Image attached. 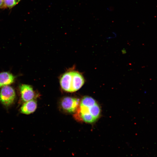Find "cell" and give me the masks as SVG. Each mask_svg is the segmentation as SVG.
Masks as SVG:
<instances>
[{
    "label": "cell",
    "instance_id": "cell-1",
    "mask_svg": "<svg viewBox=\"0 0 157 157\" xmlns=\"http://www.w3.org/2000/svg\"><path fill=\"white\" fill-rule=\"evenodd\" d=\"M76 111L80 119L91 124L97 120L101 112L100 106L96 101L88 96L82 98Z\"/></svg>",
    "mask_w": 157,
    "mask_h": 157
},
{
    "label": "cell",
    "instance_id": "cell-2",
    "mask_svg": "<svg viewBox=\"0 0 157 157\" xmlns=\"http://www.w3.org/2000/svg\"><path fill=\"white\" fill-rule=\"evenodd\" d=\"M85 80L82 74L76 71L65 72L61 77L60 84L62 88L69 92H74L79 90L84 85Z\"/></svg>",
    "mask_w": 157,
    "mask_h": 157
},
{
    "label": "cell",
    "instance_id": "cell-3",
    "mask_svg": "<svg viewBox=\"0 0 157 157\" xmlns=\"http://www.w3.org/2000/svg\"><path fill=\"white\" fill-rule=\"evenodd\" d=\"M15 98V93L13 87L8 85L3 86L0 91V101L8 106L12 104Z\"/></svg>",
    "mask_w": 157,
    "mask_h": 157
},
{
    "label": "cell",
    "instance_id": "cell-4",
    "mask_svg": "<svg viewBox=\"0 0 157 157\" xmlns=\"http://www.w3.org/2000/svg\"><path fill=\"white\" fill-rule=\"evenodd\" d=\"M63 109L69 113H73L76 111L79 106V101L77 98L69 97L63 98L61 102Z\"/></svg>",
    "mask_w": 157,
    "mask_h": 157
},
{
    "label": "cell",
    "instance_id": "cell-5",
    "mask_svg": "<svg viewBox=\"0 0 157 157\" xmlns=\"http://www.w3.org/2000/svg\"><path fill=\"white\" fill-rule=\"evenodd\" d=\"M22 100L24 102L33 99L35 93L32 87L27 84H22L19 86Z\"/></svg>",
    "mask_w": 157,
    "mask_h": 157
},
{
    "label": "cell",
    "instance_id": "cell-6",
    "mask_svg": "<svg viewBox=\"0 0 157 157\" xmlns=\"http://www.w3.org/2000/svg\"><path fill=\"white\" fill-rule=\"evenodd\" d=\"M37 108L36 101L34 99L25 102L20 108V112L22 113L28 115L34 112Z\"/></svg>",
    "mask_w": 157,
    "mask_h": 157
},
{
    "label": "cell",
    "instance_id": "cell-7",
    "mask_svg": "<svg viewBox=\"0 0 157 157\" xmlns=\"http://www.w3.org/2000/svg\"><path fill=\"white\" fill-rule=\"evenodd\" d=\"M15 77L10 72H4L0 73V88L13 83Z\"/></svg>",
    "mask_w": 157,
    "mask_h": 157
},
{
    "label": "cell",
    "instance_id": "cell-8",
    "mask_svg": "<svg viewBox=\"0 0 157 157\" xmlns=\"http://www.w3.org/2000/svg\"><path fill=\"white\" fill-rule=\"evenodd\" d=\"M21 0H3L5 7L11 8L17 4Z\"/></svg>",
    "mask_w": 157,
    "mask_h": 157
},
{
    "label": "cell",
    "instance_id": "cell-9",
    "mask_svg": "<svg viewBox=\"0 0 157 157\" xmlns=\"http://www.w3.org/2000/svg\"><path fill=\"white\" fill-rule=\"evenodd\" d=\"M4 5L3 0H0V8Z\"/></svg>",
    "mask_w": 157,
    "mask_h": 157
}]
</instances>
